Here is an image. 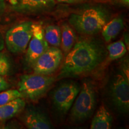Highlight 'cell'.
<instances>
[{
	"instance_id": "24",
	"label": "cell",
	"mask_w": 129,
	"mask_h": 129,
	"mask_svg": "<svg viewBox=\"0 0 129 129\" xmlns=\"http://www.w3.org/2000/svg\"><path fill=\"white\" fill-rule=\"evenodd\" d=\"M4 48V41L3 39L2 35L0 34V51L3 50Z\"/></svg>"
},
{
	"instance_id": "12",
	"label": "cell",
	"mask_w": 129,
	"mask_h": 129,
	"mask_svg": "<svg viewBox=\"0 0 129 129\" xmlns=\"http://www.w3.org/2000/svg\"><path fill=\"white\" fill-rule=\"evenodd\" d=\"M25 107V102L19 98L7 104L0 105V121L9 120L20 113Z\"/></svg>"
},
{
	"instance_id": "8",
	"label": "cell",
	"mask_w": 129,
	"mask_h": 129,
	"mask_svg": "<svg viewBox=\"0 0 129 129\" xmlns=\"http://www.w3.org/2000/svg\"><path fill=\"white\" fill-rule=\"evenodd\" d=\"M63 59L61 50L56 47H48L34 64L33 70L35 74L49 75L59 67Z\"/></svg>"
},
{
	"instance_id": "9",
	"label": "cell",
	"mask_w": 129,
	"mask_h": 129,
	"mask_svg": "<svg viewBox=\"0 0 129 129\" xmlns=\"http://www.w3.org/2000/svg\"><path fill=\"white\" fill-rule=\"evenodd\" d=\"M48 43L44 37V29L41 24H32V35L28 46L25 60L33 67L35 61L48 48Z\"/></svg>"
},
{
	"instance_id": "18",
	"label": "cell",
	"mask_w": 129,
	"mask_h": 129,
	"mask_svg": "<svg viewBox=\"0 0 129 129\" xmlns=\"http://www.w3.org/2000/svg\"><path fill=\"white\" fill-rule=\"evenodd\" d=\"M20 91L17 90H4L0 93V105L12 102L19 98H22Z\"/></svg>"
},
{
	"instance_id": "6",
	"label": "cell",
	"mask_w": 129,
	"mask_h": 129,
	"mask_svg": "<svg viewBox=\"0 0 129 129\" xmlns=\"http://www.w3.org/2000/svg\"><path fill=\"white\" fill-rule=\"evenodd\" d=\"M110 97L112 104L121 113L129 110V80L121 72L114 77L110 85Z\"/></svg>"
},
{
	"instance_id": "16",
	"label": "cell",
	"mask_w": 129,
	"mask_h": 129,
	"mask_svg": "<svg viewBox=\"0 0 129 129\" xmlns=\"http://www.w3.org/2000/svg\"><path fill=\"white\" fill-rule=\"evenodd\" d=\"M44 37L48 44L58 47L61 43V29L57 25H50L44 30Z\"/></svg>"
},
{
	"instance_id": "3",
	"label": "cell",
	"mask_w": 129,
	"mask_h": 129,
	"mask_svg": "<svg viewBox=\"0 0 129 129\" xmlns=\"http://www.w3.org/2000/svg\"><path fill=\"white\" fill-rule=\"evenodd\" d=\"M96 104V96L93 83L85 81L72 104L71 118L74 122L86 120L92 115Z\"/></svg>"
},
{
	"instance_id": "19",
	"label": "cell",
	"mask_w": 129,
	"mask_h": 129,
	"mask_svg": "<svg viewBox=\"0 0 129 129\" xmlns=\"http://www.w3.org/2000/svg\"><path fill=\"white\" fill-rule=\"evenodd\" d=\"M10 64L7 56L0 52V75H6L9 73Z\"/></svg>"
},
{
	"instance_id": "20",
	"label": "cell",
	"mask_w": 129,
	"mask_h": 129,
	"mask_svg": "<svg viewBox=\"0 0 129 129\" xmlns=\"http://www.w3.org/2000/svg\"><path fill=\"white\" fill-rule=\"evenodd\" d=\"M9 88V83L3 78L2 75H0V92L6 90Z\"/></svg>"
},
{
	"instance_id": "7",
	"label": "cell",
	"mask_w": 129,
	"mask_h": 129,
	"mask_svg": "<svg viewBox=\"0 0 129 129\" xmlns=\"http://www.w3.org/2000/svg\"><path fill=\"white\" fill-rule=\"evenodd\" d=\"M80 90V86L74 82H66L53 91L52 101L58 112L65 114L71 108Z\"/></svg>"
},
{
	"instance_id": "1",
	"label": "cell",
	"mask_w": 129,
	"mask_h": 129,
	"mask_svg": "<svg viewBox=\"0 0 129 129\" xmlns=\"http://www.w3.org/2000/svg\"><path fill=\"white\" fill-rule=\"evenodd\" d=\"M107 52L104 44L93 38H82L74 44L66 57L59 78L75 77L96 69L105 59Z\"/></svg>"
},
{
	"instance_id": "21",
	"label": "cell",
	"mask_w": 129,
	"mask_h": 129,
	"mask_svg": "<svg viewBox=\"0 0 129 129\" xmlns=\"http://www.w3.org/2000/svg\"><path fill=\"white\" fill-rule=\"evenodd\" d=\"M59 3H65V4H80L84 3L87 0H56Z\"/></svg>"
},
{
	"instance_id": "26",
	"label": "cell",
	"mask_w": 129,
	"mask_h": 129,
	"mask_svg": "<svg viewBox=\"0 0 129 129\" xmlns=\"http://www.w3.org/2000/svg\"><path fill=\"white\" fill-rule=\"evenodd\" d=\"M121 1L122 3H124V4L127 5V6L128 5V0H121Z\"/></svg>"
},
{
	"instance_id": "11",
	"label": "cell",
	"mask_w": 129,
	"mask_h": 129,
	"mask_svg": "<svg viewBox=\"0 0 129 129\" xmlns=\"http://www.w3.org/2000/svg\"><path fill=\"white\" fill-rule=\"evenodd\" d=\"M23 121L29 129H50L52 128L50 121L46 114L40 109L29 106L26 109Z\"/></svg>"
},
{
	"instance_id": "10",
	"label": "cell",
	"mask_w": 129,
	"mask_h": 129,
	"mask_svg": "<svg viewBox=\"0 0 129 129\" xmlns=\"http://www.w3.org/2000/svg\"><path fill=\"white\" fill-rule=\"evenodd\" d=\"M11 7L15 12L35 14L51 10L55 6V0H10Z\"/></svg>"
},
{
	"instance_id": "4",
	"label": "cell",
	"mask_w": 129,
	"mask_h": 129,
	"mask_svg": "<svg viewBox=\"0 0 129 129\" xmlns=\"http://www.w3.org/2000/svg\"><path fill=\"white\" fill-rule=\"evenodd\" d=\"M55 80L54 77L46 75H24L20 77L18 90L23 97L37 102L46 94Z\"/></svg>"
},
{
	"instance_id": "25",
	"label": "cell",
	"mask_w": 129,
	"mask_h": 129,
	"mask_svg": "<svg viewBox=\"0 0 129 129\" xmlns=\"http://www.w3.org/2000/svg\"><path fill=\"white\" fill-rule=\"evenodd\" d=\"M124 40H125V43H126V44L127 45V46H128V34H125Z\"/></svg>"
},
{
	"instance_id": "13",
	"label": "cell",
	"mask_w": 129,
	"mask_h": 129,
	"mask_svg": "<svg viewBox=\"0 0 129 129\" xmlns=\"http://www.w3.org/2000/svg\"><path fill=\"white\" fill-rule=\"evenodd\" d=\"M112 115L105 106L102 105L93 117L90 128L109 129L112 127Z\"/></svg>"
},
{
	"instance_id": "2",
	"label": "cell",
	"mask_w": 129,
	"mask_h": 129,
	"mask_svg": "<svg viewBox=\"0 0 129 129\" xmlns=\"http://www.w3.org/2000/svg\"><path fill=\"white\" fill-rule=\"evenodd\" d=\"M108 11L102 6H93L71 14V26L81 34L92 35L98 34L109 19Z\"/></svg>"
},
{
	"instance_id": "14",
	"label": "cell",
	"mask_w": 129,
	"mask_h": 129,
	"mask_svg": "<svg viewBox=\"0 0 129 129\" xmlns=\"http://www.w3.org/2000/svg\"><path fill=\"white\" fill-rule=\"evenodd\" d=\"M124 27V20L121 17H117L106 23L102 29V34L106 42L115 38Z\"/></svg>"
},
{
	"instance_id": "15",
	"label": "cell",
	"mask_w": 129,
	"mask_h": 129,
	"mask_svg": "<svg viewBox=\"0 0 129 129\" xmlns=\"http://www.w3.org/2000/svg\"><path fill=\"white\" fill-rule=\"evenodd\" d=\"M61 29V47L64 53L67 54L71 50L76 42L75 31L70 25L67 23H63Z\"/></svg>"
},
{
	"instance_id": "5",
	"label": "cell",
	"mask_w": 129,
	"mask_h": 129,
	"mask_svg": "<svg viewBox=\"0 0 129 129\" xmlns=\"http://www.w3.org/2000/svg\"><path fill=\"white\" fill-rule=\"evenodd\" d=\"M32 24L33 22L26 21L8 30L5 43L10 52L21 53L26 50L32 35Z\"/></svg>"
},
{
	"instance_id": "23",
	"label": "cell",
	"mask_w": 129,
	"mask_h": 129,
	"mask_svg": "<svg viewBox=\"0 0 129 129\" xmlns=\"http://www.w3.org/2000/svg\"><path fill=\"white\" fill-rule=\"evenodd\" d=\"M6 4L4 0H0V15L2 14L6 10Z\"/></svg>"
},
{
	"instance_id": "22",
	"label": "cell",
	"mask_w": 129,
	"mask_h": 129,
	"mask_svg": "<svg viewBox=\"0 0 129 129\" xmlns=\"http://www.w3.org/2000/svg\"><path fill=\"white\" fill-rule=\"evenodd\" d=\"M122 71L121 72H122L124 76L126 77L127 79L129 80V72H128V63H127V62L124 63L122 65Z\"/></svg>"
},
{
	"instance_id": "17",
	"label": "cell",
	"mask_w": 129,
	"mask_h": 129,
	"mask_svg": "<svg viewBox=\"0 0 129 129\" xmlns=\"http://www.w3.org/2000/svg\"><path fill=\"white\" fill-rule=\"evenodd\" d=\"M107 50L109 59L112 60L122 57L127 51L124 43L121 40L111 43L108 46Z\"/></svg>"
}]
</instances>
